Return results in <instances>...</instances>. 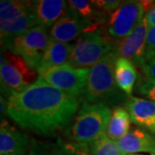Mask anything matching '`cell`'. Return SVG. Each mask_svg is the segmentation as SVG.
Wrapping results in <instances>:
<instances>
[{"mask_svg": "<svg viewBox=\"0 0 155 155\" xmlns=\"http://www.w3.org/2000/svg\"><path fill=\"white\" fill-rule=\"evenodd\" d=\"M140 69L142 70L145 77L150 80L155 81V58L146 61Z\"/></svg>", "mask_w": 155, "mask_h": 155, "instance_id": "obj_25", "label": "cell"}, {"mask_svg": "<svg viewBox=\"0 0 155 155\" xmlns=\"http://www.w3.org/2000/svg\"><path fill=\"white\" fill-rule=\"evenodd\" d=\"M94 4L99 9L100 11L104 13L107 12H113L115 11L122 4L121 1H113V0H98V1H94Z\"/></svg>", "mask_w": 155, "mask_h": 155, "instance_id": "obj_24", "label": "cell"}, {"mask_svg": "<svg viewBox=\"0 0 155 155\" xmlns=\"http://www.w3.org/2000/svg\"><path fill=\"white\" fill-rule=\"evenodd\" d=\"M143 1H125L108 19L107 32L111 38L122 40L133 31L144 17Z\"/></svg>", "mask_w": 155, "mask_h": 155, "instance_id": "obj_9", "label": "cell"}, {"mask_svg": "<svg viewBox=\"0 0 155 155\" xmlns=\"http://www.w3.org/2000/svg\"><path fill=\"white\" fill-rule=\"evenodd\" d=\"M148 25L145 18L139 22L131 33L125 38L119 40L114 47V52L117 57L127 59L136 67L141 68L144 64L147 36Z\"/></svg>", "mask_w": 155, "mask_h": 155, "instance_id": "obj_10", "label": "cell"}, {"mask_svg": "<svg viewBox=\"0 0 155 155\" xmlns=\"http://www.w3.org/2000/svg\"><path fill=\"white\" fill-rule=\"evenodd\" d=\"M90 68H76L69 64L38 72L39 78L61 91L78 98L84 96Z\"/></svg>", "mask_w": 155, "mask_h": 155, "instance_id": "obj_8", "label": "cell"}, {"mask_svg": "<svg viewBox=\"0 0 155 155\" xmlns=\"http://www.w3.org/2000/svg\"><path fill=\"white\" fill-rule=\"evenodd\" d=\"M37 25L32 1L2 0L0 2L1 44L5 48L12 40Z\"/></svg>", "mask_w": 155, "mask_h": 155, "instance_id": "obj_5", "label": "cell"}, {"mask_svg": "<svg viewBox=\"0 0 155 155\" xmlns=\"http://www.w3.org/2000/svg\"><path fill=\"white\" fill-rule=\"evenodd\" d=\"M136 91L139 94L155 102V81L150 80L143 75L139 76Z\"/></svg>", "mask_w": 155, "mask_h": 155, "instance_id": "obj_22", "label": "cell"}, {"mask_svg": "<svg viewBox=\"0 0 155 155\" xmlns=\"http://www.w3.org/2000/svg\"><path fill=\"white\" fill-rule=\"evenodd\" d=\"M115 78L118 87L130 97L137 79V71L133 62L117 57L115 64Z\"/></svg>", "mask_w": 155, "mask_h": 155, "instance_id": "obj_18", "label": "cell"}, {"mask_svg": "<svg viewBox=\"0 0 155 155\" xmlns=\"http://www.w3.org/2000/svg\"><path fill=\"white\" fill-rule=\"evenodd\" d=\"M145 18L147 20L148 27L155 26V4L149 8V10L145 14Z\"/></svg>", "mask_w": 155, "mask_h": 155, "instance_id": "obj_26", "label": "cell"}, {"mask_svg": "<svg viewBox=\"0 0 155 155\" xmlns=\"http://www.w3.org/2000/svg\"><path fill=\"white\" fill-rule=\"evenodd\" d=\"M71 9L77 13L79 17L87 19L95 24H99L106 21L105 13L102 12L96 6L94 1L86 0H70L68 1Z\"/></svg>", "mask_w": 155, "mask_h": 155, "instance_id": "obj_20", "label": "cell"}, {"mask_svg": "<svg viewBox=\"0 0 155 155\" xmlns=\"http://www.w3.org/2000/svg\"><path fill=\"white\" fill-rule=\"evenodd\" d=\"M155 58V26L148 27L147 36V44L145 52L144 63ZM144 65V64H143Z\"/></svg>", "mask_w": 155, "mask_h": 155, "instance_id": "obj_23", "label": "cell"}, {"mask_svg": "<svg viewBox=\"0 0 155 155\" xmlns=\"http://www.w3.org/2000/svg\"><path fill=\"white\" fill-rule=\"evenodd\" d=\"M38 72L29 67L21 56L7 51L1 56L0 83L1 92L8 98L21 92L29 84Z\"/></svg>", "mask_w": 155, "mask_h": 155, "instance_id": "obj_6", "label": "cell"}, {"mask_svg": "<svg viewBox=\"0 0 155 155\" xmlns=\"http://www.w3.org/2000/svg\"><path fill=\"white\" fill-rule=\"evenodd\" d=\"M130 116L128 111L121 106L116 107L111 111V116L106 128V135L109 138L118 141L129 131Z\"/></svg>", "mask_w": 155, "mask_h": 155, "instance_id": "obj_19", "label": "cell"}, {"mask_svg": "<svg viewBox=\"0 0 155 155\" xmlns=\"http://www.w3.org/2000/svg\"><path fill=\"white\" fill-rule=\"evenodd\" d=\"M111 116L109 106L84 102L70 128L72 141L89 146L105 134Z\"/></svg>", "mask_w": 155, "mask_h": 155, "instance_id": "obj_4", "label": "cell"}, {"mask_svg": "<svg viewBox=\"0 0 155 155\" xmlns=\"http://www.w3.org/2000/svg\"><path fill=\"white\" fill-rule=\"evenodd\" d=\"M32 4L37 25L45 28L53 27L70 8L64 0H38L32 1Z\"/></svg>", "mask_w": 155, "mask_h": 155, "instance_id": "obj_15", "label": "cell"}, {"mask_svg": "<svg viewBox=\"0 0 155 155\" xmlns=\"http://www.w3.org/2000/svg\"><path fill=\"white\" fill-rule=\"evenodd\" d=\"M72 50V44L60 42L50 38L37 72L48 68L68 64Z\"/></svg>", "mask_w": 155, "mask_h": 155, "instance_id": "obj_17", "label": "cell"}, {"mask_svg": "<svg viewBox=\"0 0 155 155\" xmlns=\"http://www.w3.org/2000/svg\"><path fill=\"white\" fill-rule=\"evenodd\" d=\"M124 106L129 113L131 122L149 130L155 137V102L130 97Z\"/></svg>", "mask_w": 155, "mask_h": 155, "instance_id": "obj_14", "label": "cell"}, {"mask_svg": "<svg viewBox=\"0 0 155 155\" xmlns=\"http://www.w3.org/2000/svg\"><path fill=\"white\" fill-rule=\"evenodd\" d=\"M151 155H155V153H152V154H151Z\"/></svg>", "mask_w": 155, "mask_h": 155, "instance_id": "obj_28", "label": "cell"}, {"mask_svg": "<svg viewBox=\"0 0 155 155\" xmlns=\"http://www.w3.org/2000/svg\"><path fill=\"white\" fill-rule=\"evenodd\" d=\"M50 41L49 34L41 26H35L12 40L5 48L22 57L29 67L37 71Z\"/></svg>", "mask_w": 155, "mask_h": 155, "instance_id": "obj_7", "label": "cell"}, {"mask_svg": "<svg viewBox=\"0 0 155 155\" xmlns=\"http://www.w3.org/2000/svg\"><path fill=\"white\" fill-rule=\"evenodd\" d=\"M117 56L114 51L90 68L88 81L84 93V102L118 107L128 97L118 87L115 78Z\"/></svg>", "mask_w": 155, "mask_h": 155, "instance_id": "obj_2", "label": "cell"}, {"mask_svg": "<svg viewBox=\"0 0 155 155\" xmlns=\"http://www.w3.org/2000/svg\"><path fill=\"white\" fill-rule=\"evenodd\" d=\"M26 155H91L89 146L58 138L54 141L31 139Z\"/></svg>", "mask_w": 155, "mask_h": 155, "instance_id": "obj_12", "label": "cell"}, {"mask_svg": "<svg viewBox=\"0 0 155 155\" xmlns=\"http://www.w3.org/2000/svg\"><path fill=\"white\" fill-rule=\"evenodd\" d=\"M114 47L108 32L99 24H93L72 45L68 64L76 68H91L112 52Z\"/></svg>", "mask_w": 155, "mask_h": 155, "instance_id": "obj_3", "label": "cell"}, {"mask_svg": "<svg viewBox=\"0 0 155 155\" xmlns=\"http://www.w3.org/2000/svg\"><path fill=\"white\" fill-rule=\"evenodd\" d=\"M89 148L91 155H127L121 149L118 142L110 140L106 134L89 145Z\"/></svg>", "mask_w": 155, "mask_h": 155, "instance_id": "obj_21", "label": "cell"}, {"mask_svg": "<svg viewBox=\"0 0 155 155\" xmlns=\"http://www.w3.org/2000/svg\"><path fill=\"white\" fill-rule=\"evenodd\" d=\"M129 155H142V154H129Z\"/></svg>", "mask_w": 155, "mask_h": 155, "instance_id": "obj_27", "label": "cell"}, {"mask_svg": "<svg viewBox=\"0 0 155 155\" xmlns=\"http://www.w3.org/2000/svg\"><path fill=\"white\" fill-rule=\"evenodd\" d=\"M31 139L20 132L5 120L0 128V155H26Z\"/></svg>", "mask_w": 155, "mask_h": 155, "instance_id": "obj_13", "label": "cell"}, {"mask_svg": "<svg viewBox=\"0 0 155 155\" xmlns=\"http://www.w3.org/2000/svg\"><path fill=\"white\" fill-rule=\"evenodd\" d=\"M118 145L121 149L128 154L137 153H155V137L142 128H133L120 139Z\"/></svg>", "mask_w": 155, "mask_h": 155, "instance_id": "obj_16", "label": "cell"}, {"mask_svg": "<svg viewBox=\"0 0 155 155\" xmlns=\"http://www.w3.org/2000/svg\"><path fill=\"white\" fill-rule=\"evenodd\" d=\"M93 24L95 23L79 17L70 7L67 13L51 27L49 36L57 41L69 43V41L78 38Z\"/></svg>", "mask_w": 155, "mask_h": 155, "instance_id": "obj_11", "label": "cell"}, {"mask_svg": "<svg viewBox=\"0 0 155 155\" xmlns=\"http://www.w3.org/2000/svg\"><path fill=\"white\" fill-rule=\"evenodd\" d=\"M7 101V115L14 122L45 137H54L68 127L78 109V98L40 78Z\"/></svg>", "mask_w": 155, "mask_h": 155, "instance_id": "obj_1", "label": "cell"}]
</instances>
